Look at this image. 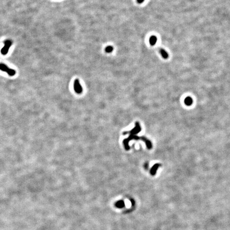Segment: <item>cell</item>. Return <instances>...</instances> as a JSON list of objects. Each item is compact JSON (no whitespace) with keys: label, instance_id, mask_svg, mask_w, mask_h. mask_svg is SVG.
Instances as JSON below:
<instances>
[{"label":"cell","instance_id":"1","mask_svg":"<svg viewBox=\"0 0 230 230\" xmlns=\"http://www.w3.org/2000/svg\"><path fill=\"white\" fill-rule=\"evenodd\" d=\"M0 70L3 72H5L10 76H14L15 75L16 72L14 69H10L7 65L4 64H0Z\"/></svg>","mask_w":230,"mask_h":230},{"label":"cell","instance_id":"2","mask_svg":"<svg viewBox=\"0 0 230 230\" xmlns=\"http://www.w3.org/2000/svg\"><path fill=\"white\" fill-rule=\"evenodd\" d=\"M4 46L2 48L1 52L2 54L5 55L8 53L10 47H11L12 43L10 40H6L5 42H4Z\"/></svg>","mask_w":230,"mask_h":230},{"label":"cell","instance_id":"3","mask_svg":"<svg viewBox=\"0 0 230 230\" xmlns=\"http://www.w3.org/2000/svg\"><path fill=\"white\" fill-rule=\"evenodd\" d=\"M74 90L77 94H81L83 92V88L81 85L78 79H76L74 82Z\"/></svg>","mask_w":230,"mask_h":230},{"label":"cell","instance_id":"4","mask_svg":"<svg viewBox=\"0 0 230 230\" xmlns=\"http://www.w3.org/2000/svg\"><path fill=\"white\" fill-rule=\"evenodd\" d=\"M141 127L140 126L139 123H136L135 127V128L133 130H132V131H131L130 132H127L126 133H123V134H127V133H130V134H131V135H134V134H136V133H139L141 131Z\"/></svg>","mask_w":230,"mask_h":230},{"label":"cell","instance_id":"5","mask_svg":"<svg viewBox=\"0 0 230 230\" xmlns=\"http://www.w3.org/2000/svg\"><path fill=\"white\" fill-rule=\"evenodd\" d=\"M184 103L188 106L191 105L193 103V99L190 96H188L184 100Z\"/></svg>","mask_w":230,"mask_h":230},{"label":"cell","instance_id":"6","mask_svg":"<svg viewBox=\"0 0 230 230\" xmlns=\"http://www.w3.org/2000/svg\"><path fill=\"white\" fill-rule=\"evenodd\" d=\"M159 166H160V165L159 164V163H156V164L154 165L151 169V171H150V172L152 175H154L156 174V172L157 171V169L159 168Z\"/></svg>","mask_w":230,"mask_h":230},{"label":"cell","instance_id":"7","mask_svg":"<svg viewBox=\"0 0 230 230\" xmlns=\"http://www.w3.org/2000/svg\"><path fill=\"white\" fill-rule=\"evenodd\" d=\"M157 41V38L155 36H151L149 38V42L151 45H154Z\"/></svg>","mask_w":230,"mask_h":230},{"label":"cell","instance_id":"8","mask_svg":"<svg viewBox=\"0 0 230 230\" xmlns=\"http://www.w3.org/2000/svg\"><path fill=\"white\" fill-rule=\"evenodd\" d=\"M160 54L163 59H167L168 57V54L164 49H160Z\"/></svg>","mask_w":230,"mask_h":230},{"label":"cell","instance_id":"9","mask_svg":"<svg viewBox=\"0 0 230 230\" xmlns=\"http://www.w3.org/2000/svg\"><path fill=\"white\" fill-rule=\"evenodd\" d=\"M141 139H142L143 141H144V142H145L146 145H147V148L148 149H151V148L152 145H151V143L150 142V141H149L147 139H146L145 138H144V137H142V138H141Z\"/></svg>","mask_w":230,"mask_h":230},{"label":"cell","instance_id":"10","mask_svg":"<svg viewBox=\"0 0 230 230\" xmlns=\"http://www.w3.org/2000/svg\"><path fill=\"white\" fill-rule=\"evenodd\" d=\"M113 50V47L112 46H108L105 47V51L107 53H111L112 52Z\"/></svg>","mask_w":230,"mask_h":230},{"label":"cell","instance_id":"11","mask_svg":"<svg viewBox=\"0 0 230 230\" xmlns=\"http://www.w3.org/2000/svg\"><path fill=\"white\" fill-rule=\"evenodd\" d=\"M144 0H137V2H138V3L139 4H141V3H142L144 2Z\"/></svg>","mask_w":230,"mask_h":230}]
</instances>
